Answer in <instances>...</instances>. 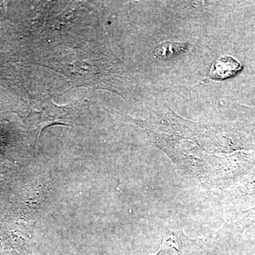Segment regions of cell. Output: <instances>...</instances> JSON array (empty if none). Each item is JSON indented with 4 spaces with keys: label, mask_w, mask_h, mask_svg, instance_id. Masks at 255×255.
<instances>
[{
    "label": "cell",
    "mask_w": 255,
    "mask_h": 255,
    "mask_svg": "<svg viewBox=\"0 0 255 255\" xmlns=\"http://www.w3.org/2000/svg\"><path fill=\"white\" fill-rule=\"evenodd\" d=\"M255 223V207L241 213L231 223L233 229L238 232H243L247 228L251 227Z\"/></svg>",
    "instance_id": "277c9868"
},
{
    "label": "cell",
    "mask_w": 255,
    "mask_h": 255,
    "mask_svg": "<svg viewBox=\"0 0 255 255\" xmlns=\"http://www.w3.org/2000/svg\"><path fill=\"white\" fill-rule=\"evenodd\" d=\"M242 69L241 64L236 58L223 56L214 62L210 69L209 76L216 80L231 78L237 75Z\"/></svg>",
    "instance_id": "7a4b0ae2"
},
{
    "label": "cell",
    "mask_w": 255,
    "mask_h": 255,
    "mask_svg": "<svg viewBox=\"0 0 255 255\" xmlns=\"http://www.w3.org/2000/svg\"><path fill=\"white\" fill-rule=\"evenodd\" d=\"M188 46L185 42H165L156 47L154 57L158 59L175 58L185 52Z\"/></svg>",
    "instance_id": "3957f363"
},
{
    "label": "cell",
    "mask_w": 255,
    "mask_h": 255,
    "mask_svg": "<svg viewBox=\"0 0 255 255\" xmlns=\"http://www.w3.org/2000/svg\"><path fill=\"white\" fill-rule=\"evenodd\" d=\"M196 242L188 238L177 223H170L164 231L160 250L154 255H184L194 249Z\"/></svg>",
    "instance_id": "6da1fadb"
}]
</instances>
